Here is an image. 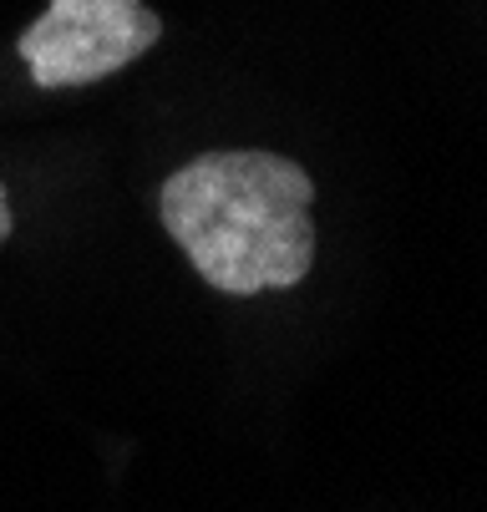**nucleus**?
<instances>
[{
  "label": "nucleus",
  "mask_w": 487,
  "mask_h": 512,
  "mask_svg": "<svg viewBox=\"0 0 487 512\" xmlns=\"http://www.w3.org/2000/svg\"><path fill=\"white\" fill-rule=\"evenodd\" d=\"M315 183L259 148L203 153L163 178V229L219 295L295 289L315 264Z\"/></svg>",
  "instance_id": "obj_1"
},
{
  "label": "nucleus",
  "mask_w": 487,
  "mask_h": 512,
  "mask_svg": "<svg viewBox=\"0 0 487 512\" xmlns=\"http://www.w3.org/2000/svg\"><path fill=\"white\" fill-rule=\"evenodd\" d=\"M11 229H16V218H11V198H6V188H0V244L11 239Z\"/></svg>",
  "instance_id": "obj_3"
},
{
  "label": "nucleus",
  "mask_w": 487,
  "mask_h": 512,
  "mask_svg": "<svg viewBox=\"0 0 487 512\" xmlns=\"http://www.w3.org/2000/svg\"><path fill=\"white\" fill-rule=\"evenodd\" d=\"M158 41L163 16L143 0H46V11L21 31L16 51L41 92H61L112 77Z\"/></svg>",
  "instance_id": "obj_2"
}]
</instances>
